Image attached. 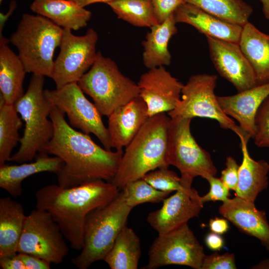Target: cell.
<instances>
[{
    "mask_svg": "<svg viewBox=\"0 0 269 269\" xmlns=\"http://www.w3.org/2000/svg\"><path fill=\"white\" fill-rule=\"evenodd\" d=\"M64 113L52 104L50 118L54 126L52 138L44 147L48 153L64 162L56 174L58 184L64 188L102 180L111 182L124 151L103 148L89 134L76 131L66 121Z\"/></svg>",
    "mask_w": 269,
    "mask_h": 269,
    "instance_id": "cell-1",
    "label": "cell"
},
{
    "mask_svg": "<svg viewBox=\"0 0 269 269\" xmlns=\"http://www.w3.org/2000/svg\"><path fill=\"white\" fill-rule=\"evenodd\" d=\"M120 190L112 182L102 180L70 188L50 184L36 192L35 208L48 212L71 248L80 251L83 246L87 214L112 201Z\"/></svg>",
    "mask_w": 269,
    "mask_h": 269,
    "instance_id": "cell-2",
    "label": "cell"
},
{
    "mask_svg": "<svg viewBox=\"0 0 269 269\" xmlns=\"http://www.w3.org/2000/svg\"><path fill=\"white\" fill-rule=\"evenodd\" d=\"M170 118L165 113L149 118L126 146L112 182L120 189L129 182L142 178L167 162L168 134Z\"/></svg>",
    "mask_w": 269,
    "mask_h": 269,
    "instance_id": "cell-3",
    "label": "cell"
},
{
    "mask_svg": "<svg viewBox=\"0 0 269 269\" xmlns=\"http://www.w3.org/2000/svg\"><path fill=\"white\" fill-rule=\"evenodd\" d=\"M63 28L39 14L24 13L9 42L18 50L26 72L52 77L55 49Z\"/></svg>",
    "mask_w": 269,
    "mask_h": 269,
    "instance_id": "cell-4",
    "label": "cell"
},
{
    "mask_svg": "<svg viewBox=\"0 0 269 269\" xmlns=\"http://www.w3.org/2000/svg\"><path fill=\"white\" fill-rule=\"evenodd\" d=\"M44 82V76L33 74L27 91L14 104L25 128L20 147L9 161L19 163L32 161L39 152L45 151L53 136V124L48 119L52 104L45 96Z\"/></svg>",
    "mask_w": 269,
    "mask_h": 269,
    "instance_id": "cell-5",
    "label": "cell"
},
{
    "mask_svg": "<svg viewBox=\"0 0 269 269\" xmlns=\"http://www.w3.org/2000/svg\"><path fill=\"white\" fill-rule=\"evenodd\" d=\"M132 209L120 192L108 204L90 211L85 222L83 248L71 260L72 263L79 269H87L96 262L104 260L126 226Z\"/></svg>",
    "mask_w": 269,
    "mask_h": 269,
    "instance_id": "cell-6",
    "label": "cell"
},
{
    "mask_svg": "<svg viewBox=\"0 0 269 269\" xmlns=\"http://www.w3.org/2000/svg\"><path fill=\"white\" fill-rule=\"evenodd\" d=\"M77 83L92 98L100 114L107 117L139 96L137 84L122 74L115 61L100 52Z\"/></svg>",
    "mask_w": 269,
    "mask_h": 269,
    "instance_id": "cell-7",
    "label": "cell"
},
{
    "mask_svg": "<svg viewBox=\"0 0 269 269\" xmlns=\"http://www.w3.org/2000/svg\"><path fill=\"white\" fill-rule=\"evenodd\" d=\"M217 76L198 74L191 76L183 85L181 98L176 107L168 112L171 118L192 119L195 117L216 120L224 129L231 130L239 138L249 140L250 136L224 112L215 94Z\"/></svg>",
    "mask_w": 269,
    "mask_h": 269,
    "instance_id": "cell-8",
    "label": "cell"
},
{
    "mask_svg": "<svg viewBox=\"0 0 269 269\" xmlns=\"http://www.w3.org/2000/svg\"><path fill=\"white\" fill-rule=\"evenodd\" d=\"M191 120L170 118L167 150L168 165L179 170L181 182L189 184L195 177L205 178L217 172L211 155L197 143L191 134Z\"/></svg>",
    "mask_w": 269,
    "mask_h": 269,
    "instance_id": "cell-9",
    "label": "cell"
},
{
    "mask_svg": "<svg viewBox=\"0 0 269 269\" xmlns=\"http://www.w3.org/2000/svg\"><path fill=\"white\" fill-rule=\"evenodd\" d=\"M57 224L47 211L35 208L27 215L17 253L37 257L50 264L63 262L69 252Z\"/></svg>",
    "mask_w": 269,
    "mask_h": 269,
    "instance_id": "cell-10",
    "label": "cell"
},
{
    "mask_svg": "<svg viewBox=\"0 0 269 269\" xmlns=\"http://www.w3.org/2000/svg\"><path fill=\"white\" fill-rule=\"evenodd\" d=\"M84 93L77 82L55 90H44L46 98L67 115L72 128L80 129L85 134H95L105 148L111 150L109 133L102 120V115Z\"/></svg>",
    "mask_w": 269,
    "mask_h": 269,
    "instance_id": "cell-11",
    "label": "cell"
},
{
    "mask_svg": "<svg viewBox=\"0 0 269 269\" xmlns=\"http://www.w3.org/2000/svg\"><path fill=\"white\" fill-rule=\"evenodd\" d=\"M71 30L63 28L60 52L54 60L51 78L56 88L78 82L96 58L98 39L96 31L89 28L84 35L77 36Z\"/></svg>",
    "mask_w": 269,
    "mask_h": 269,
    "instance_id": "cell-12",
    "label": "cell"
},
{
    "mask_svg": "<svg viewBox=\"0 0 269 269\" xmlns=\"http://www.w3.org/2000/svg\"><path fill=\"white\" fill-rule=\"evenodd\" d=\"M205 256L203 247L187 223L158 234L150 247L147 264L142 269L177 265L201 269Z\"/></svg>",
    "mask_w": 269,
    "mask_h": 269,
    "instance_id": "cell-13",
    "label": "cell"
},
{
    "mask_svg": "<svg viewBox=\"0 0 269 269\" xmlns=\"http://www.w3.org/2000/svg\"><path fill=\"white\" fill-rule=\"evenodd\" d=\"M212 62L219 74L238 92L257 85L254 71L239 43L206 36Z\"/></svg>",
    "mask_w": 269,
    "mask_h": 269,
    "instance_id": "cell-14",
    "label": "cell"
},
{
    "mask_svg": "<svg viewBox=\"0 0 269 269\" xmlns=\"http://www.w3.org/2000/svg\"><path fill=\"white\" fill-rule=\"evenodd\" d=\"M184 188L163 201L161 207L150 212L147 221L158 234L168 233L187 224L198 216L204 202L198 191L191 185Z\"/></svg>",
    "mask_w": 269,
    "mask_h": 269,
    "instance_id": "cell-15",
    "label": "cell"
},
{
    "mask_svg": "<svg viewBox=\"0 0 269 269\" xmlns=\"http://www.w3.org/2000/svg\"><path fill=\"white\" fill-rule=\"evenodd\" d=\"M137 84L149 117L174 109L183 86L164 66L149 69L141 75Z\"/></svg>",
    "mask_w": 269,
    "mask_h": 269,
    "instance_id": "cell-16",
    "label": "cell"
},
{
    "mask_svg": "<svg viewBox=\"0 0 269 269\" xmlns=\"http://www.w3.org/2000/svg\"><path fill=\"white\" fill-rule=\"evenodd\" d=\"M108 117L111 147L116 150L126 147L149 118L147 106L139 96L118 108Z\"/></svg>",
    "mask_w": 269,
    "mask_h": 269,
    "instance_id": "cell-17",
    "label": "cell"
},
{
    "mask_svg": "<svg viewBox=\"0 0 269 269\" xmlns=\"http://www.w3.org/2000/svg\"><path fill=\"white\" fill-rule=\"evenodd\" d=\"M219 213L241 232L259 239L269 251V224L266 212L258 210L254 202L235 196L223 202Z\"/></svg>",
    "mask_w": 269,
    "mask_h": 269,
    "instance_id": "cell-18",
    "label": "cell"
},
{
    "mask_svg": "<svg viewBox=\"0 0 269 269\" xmlns=\"http://www.w3.org/2000/svg\"><path fill=\"white\" fill-rule=\"evenodd\" d=\"M269 96V82L257 85L234 95L217 96V100L226 115L236 120L239 127L253 138L256 115Z\"/></svg>",
    "mask_w": 269,
    "mask_h": 269,
    "instance_id": "cell-19",
    "label": "cell"
},
{
    "mask_svg": "<svg viewBox=\"0 0 269 269\" xmlns=\"http://www.w3.org/2000/svg\"><path fill=\"white\" fill-rule=\"evenodd\" d=\"M177 22L192 25L206 36L239 43L243 27L229 23L185 2L174 12Z\"/></svg>",
    "mask_w": 269,
    "mask_h": 269,
    "instance_id": "cell-20",
    "label": "cell"
},
{
    "mask_svg": "<svg viewBox=\"0 0 269 269\" xmlns=\"http://www.w3.org/2000/svg\"><path fill=\"white\" fill-rule=\"evenodd\" d=\"M48 154L45 151L39 152L33 162L10 165L5 163L0 166V187L16 197L22 194L21 183L28 177L43 172L56 174L64 162L60 157H50Z\"/></svg>",
    "mask_w": 269,
    "mask_h": 269,
    "instance_id": "cell-21",
    "label": "cell"
},
{
    "mask_svg": "<svg viewBox=\"0 0 269 269\" xmlns=\"http://www.w3.org/2000/svg\"><path fill=\"white\" fill-rule=\"evenodd\" d=\"M30 8L61 28L74 30L86 26L92 14L72 0H34Z\"/></svg>",
    "mask_w": 269,
    "mask_h": 269,
    "instance_id": "cell-22",
    "label": "cell"
},
{
    "mask_svg": "<svg viewBox=\"0 0 269 269\" xmlns=\"http://www.w3.org/2000/svg\"><path fill=\"white\" fill-rule=\"evenodd\" d=\"M240 141L243 158L235 196L255 203L259 194L268 187L269 164L265 160L253 159L248 151V141Z\"/></svg>",
    "mask_w": 269,
    "mask_h": 269,
    "instance_id": "cell-23",
    "label": "cell"
},
{
    "mask_svg": "<svg viewBox=\"0 0 269 269\" xmlns=\"http://www.w3.org/2000/svg\"><path fill=\"white\" fill-rule=\"evenodd\" d=\"M239 44L254 71L258 85L269 82V35L248 22L243 27Z\"/></svg>",
    "mask_w": 269,
    "mask_h": 269,
    "instance_id": "cell-24",
    "label": "cell"
},
{
    "mask_svg": "<svg viewBox=\"0 0 269 269\" xmlns=\"http://www.w3.org/2000/svg\"><path fill=\"white\" fill-rule=\"evenodd\" d=\"M26 217L21 204L8 196L0 199V258L17 253Z\"/></svg>",
    "mask_w": 269,
    "mask_h": 269,
    "instance_id": "cell-25",
    "label": "cell"
},
{
    "mask_svg": "<svg viewBox=\"0 0 269 269\" xmlns=\"http://www.w3.org/2000/svg\"><path fill=\"white\" fill-rule=\"evenodd\" d=\"M174 13L162 23L150 27L143 41L142 60L145 67L151 69L169 65L171 56L168 44L171 37L177 32Z\"/></svg>",
    "mask_w": 269,
    "mask_h": 269,
    "instance_id": "cell-26",
    "label": "cell"
},
{
    "mask_svg": "<svg viewBox=\"0 0 269 269\" xmlns=\"http://www.w3.org/2000/svg\"><path fill=\"white\" fill-rule=\"evenodd\" d=\"M26 73L18 54L7 44H0V91L5 103L14 105L24 95Z\"/></svg>",
    "mask_w": 269,
    "mask_h": 269,
    "instance_id": "cell-27",
    "label": "cell"
},
{
    "mask_svg": "<svg viewBox=\"0 0 269 269\" xmlns=\"http://www.w3.org/2000/svg\"><path fill=\"white\" fill-rule=\"evenodd\" d=\"M141 254L140 240L125 226L104 259L111 269H136Z\"/></svg>",
    "mask_w": 269,
    "mask_h": 269,
    "instance_id": "cell-28",
    "label": "cell"
},
{
    "mask_svg": "<svg viewBox=\"0 0 269 269\" xmlns=\"http://www.w3.org/2000/svg\"><path fill=\"white\" fill-rule=\"evenodd\" d=\"M205 11L229 23L243 27L253 11L243 0H185Z\"/></svg>",
    "mask_w": 269,
    "mask_h": 269,
    "instance_id": "cell-29",
    "label": "cell"
},
{
    "mask_svg": "<svg viewBox=\"0 0 269 269\" xmlns=\"http://www.w3.org/2000/svg\"><path fill=\"white\" fill-rule=\"evenodd\" d=\"M14 105L0 99V166L9 161L11 152L20 142L18 131L22 125Z\"/></svg>",
    "mask_w": 269,
    "mask_h": 269,
    "instance_id": "cell-30",
    "label": "cell"
},
{
    "mask_svg": "<svg viewBox=\"0 0 269 269\" xmlns=\"http://www.w3.org/2000/svg\"><path fill=\"white\" fill-rule=\"evenodd\" d=\"M119 18L138 27L158 23L151 0H116L107 3Z\"/></svg>",
    "mask_w": 269,
    "mask_h": 269,
    "instance_id": "cell-31",
    "label": "cell"
},
{
    "mask_svg": "<svg viewBox=\"0 0 269 269\" xmlns=\"http://www.w3.org/2000/svg\"><path fill=\"white\" fill-rule=\"evenodd\" d=\"M121 192L127 204L132 208L144 203H159L170 194L154 188L142 178L129 182Z\"/></svg>",
    "mask_w": 269,
    "mask_h": 269,
    "instance_id": "cell-32",
    "label": "cell"
},
{
    "mask_svg": "<svg viewBox=\"0 0 269 269\" xmlns=\"http://www.w3.org/2000/svg\"><path fill=\"white\" fill-rule=\"evenodd\" d=\"M154 188L171 193L184 188L181 183L180 177L168 167H162L146 173L142 178Z\"/></svg>",
    "mask_w": 269,
    "mask_h": 269,
    "instance_id": "cell-33",
    "label": "cell"
},
{
    "mask_svg": "<svg viewBox=\"0 0 269 269\" xmlns=\"http://www.w3.org/2000/svg\"><path fill=\"white\" fill-rule=\"evenodd\" d=\"M255 132L253 138L259 147H269V96L260 107L255 119Z\"/></svg>",
    "mask_w": 269,
    "mask_h": 269,
    "instance_id": "cell-34",
    "label": "cell"
},
{
    "mask_svg": "<svg viewBox=\"0 0 269 269\" xmlns=\"http://www.w3.org/2000/svg\"><path fill=\"white\" fill-rule=\"evenodd\" d=\"M235 255L226 253L219 254L217 252L206 255L201 269H236Z\"/></svg>",
    "mask_w": 269,
    "mask_h": 269,
    "instance_id": "cell-35",
    "label": "cell"
},
{
    "mask_svg": "<svg viewBox=\"0 0 269 269\" xmlns=\"http://www.w3.org/2000/svg\"><path fill=\"white\" fill-rule=\"evenodd\" d=\"M210 184V190L204 196H202L205 203L209 201H227L230 196L229 189L227 187L220 178L213 175H209L205 178Z\"/></svg>",
    "mask_w": 269,
    "mask_h": 269,
    "instance_id": "cell-36",
    "label": "cell"
},
{
    "mask_svg": "<svg viewBox=\"0 0 269 269\" xmlns=\"http://www.w3.org/2000/svg\"><path fill=\"white\" fill-rule=\"evenodd\" d=\"M152 6L159 23L164 21L181 4L186 2L185 0H151Z\"/></svg>",
    "mask_w": 269,
    "mask_h": 269,
    "instance_id": "cell-37",
    "label": "cell"
},
{
    "mask_svg": "<svg viewBox=\"0 0 269 269\" xmlns=\"http://www.w3.org/2000/svg\"><path fill=\"white\" fill-rule=\"evenodd\" d=\"M239 166L232 156L226 158V167L221 171L220 180L230 190L235 191L238 182Z\"/></svg>",
    "mask_w": 269,
    "mask_h": 269,
    "instance_id": "cell-38",
    "label": "cell"
},
{
    "mask_svg": "<svg viewBox=\"0 0 269 269\" xmlns=\"http://www.w3.org/2000/svg\"><path fill=\"white\" fill-rule=\"evenodd\" d=\"M24 263L26 269H49L50 263L37 257L24 253H17Z\"/></svg>",
    "mask_w": 269,
    "mask_h": 269,
    "instance_id": "cell-39",
    "label": "cell"
},
{
    "mask_svg": "<svg viewBox=\"0 0 269 269\" xmlns=\"http://www.w3.org/2000/svg\"><path fill=\"white\" fill-rule=\"evenodd\" d=\"M0 267L2 269H26L17 253L0 258Z\"/></svg>",
    "mask_w": 269,
    "mask_h": 269,
    "instance_id": "cell-40",
    "label": "cell"
},
{
    "mask_svg": "<svg viewBox=\"0 0 269 269\" xmlns=\"http://www.w3.org/2000/svg\"><path fill=\"white\" fill-rule=\"evenodd\" d=\"M205 242L207 247L213 251L221 250L225 245L223 237L220 235L212 232L206 236Z\"/></svg>",
    "mask_w": 269,
    "mask_h": 269,
    "instance_id": "cell-41",
    "label": "cell"
},
{
    "mask_svg": "<svg viewBox=\"0 0 269 269\" xmlns=\"http://www.w3.org/2000/svg\"><path fill=\"white\" fill-rule=\"evenodd\" d=\"M209 227L212 232L222 235L227 232L229 224L228 220L225 218L215 217L210 220Z\"/></svg>",
    "mask_w": 269,
    "mask_h": 269,
    "instance_id": "cell-42",
    "label": "cell"
},
{
    "mask_svg": "<svg viewBox=\"0 0 269 269\" xmlns=\"http://www.w3.org/2000/svg\"><path fill=\"white\" fill-rule=\"evenodd\" d=\"M16 7V2L15 0H13L11 1L10 3L9 9L6 13L4 14L2 12L0 13V38L3 37L2 34L4 24L9 17L12 14Z\"/></svg>",
    "mask_w": 269,
    "mask_h": 269,
    "instance_id": "cell-43",
    "label": "cell"
},
{
    "mask_svg": "<svg viewBox=\"0 0 269 269\" xmlns=\"http://www.w3.org/2000/svg\"><path fill=\"white\" fill-rule=\"evenodd\" d=\"M77 3L78 5L82 7H85L89 4L97 3V2H104L107 3L109 2L114 1L116 0H72Z\"/></svg>",
    "mask_w": 269,
    "mask_h": 269,
    "instance_id": "cell-44",
    "label": "cell"
},
{
    "mask_svg": "<svg viewBox=\"0 0 269 269\" xmlns=\"http://www.w3.org/2000/svg\"><path fill=\"white\" fill-rule=\"evenodd\" d=\"M262 4V10L265 18L269 20V0H260Z\"/></svg>",
    "mask_w": 269,
    "mask_h": 269,
    "instance_id": "cell-45",
    "label": "cell"
},
{
    "mask_svg": "<svg viewBox=\"0 0 269 269\" xmlns=\"http://www.w3.org/2000/svg\"><path fill=\"white\" fill-rule=\"evenodd\" d=\"M3 0H0V2L1 3Z\"/></svg>",
    "mask_w": 269,
    "mask_h": 269,
    "instance_id": "cell-46",
    "label": "cell"
}]
</instances>
